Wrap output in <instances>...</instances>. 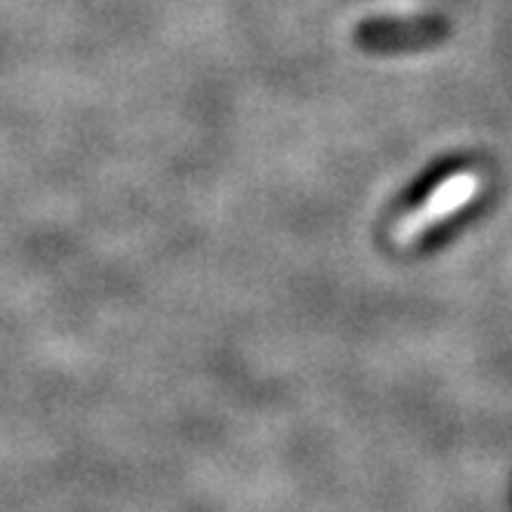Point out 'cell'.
<instances>
[{
  "mask_svg": "<svg viewBox=\"0 0 512 512\" xmlns=\"http://www.w3.org/2000/svg\"><path fill=\"white\" fill-rule=\"evenodd\" d=\"M475 192H479V176L472 173H460V176H451L445 179L442 186H438L426 204H420L405 223H401L395 229V241L398 244H411L414 238H420L426 229H432L435 223H442V219H448L454 210H460Z\"/></svg>",
  "mask_w": 512,
  "mask_h": 512,
  "instance_id": "obj_1",
  "label": "cell"
}]
</instances>
